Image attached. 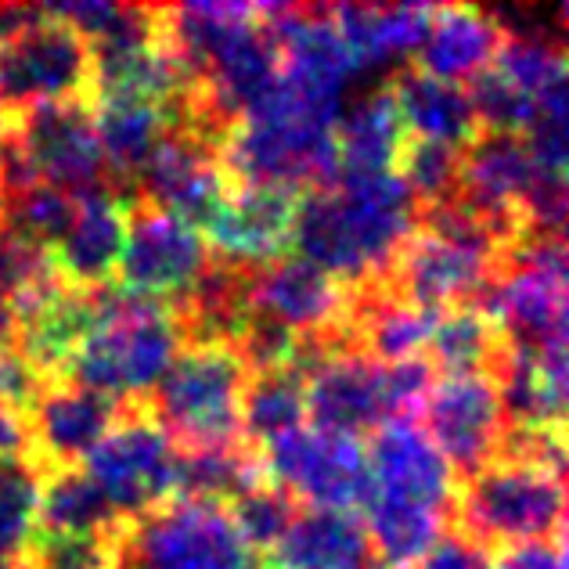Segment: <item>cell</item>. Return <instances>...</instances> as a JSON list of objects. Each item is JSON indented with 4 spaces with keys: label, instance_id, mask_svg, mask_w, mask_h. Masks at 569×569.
<instances>
[{
    "label": "cell",
    "instance_id": "obj_1",
    "mask_svg": "<svg viewBox=\"0 0 569 569\" xmlns=\"http://www.w3.org/2000/svg\"><path fill=\"white\" fill-rule=\"evenodd\" d=\"M415 234V199L397 173L342 177L332 191H307L296 206L292 249L342 284L382 274Z\"/></svg>",
    "mask_w": 569,
    "mask_h": 569
},
{
    "label": "cell",
    "instance_id": "obj_2",
    "mask_svg": "<svg viewBox=\"0 0 569 569\" xmlns=\"http://www.w3.org/2000/svg\"><path fill=\"white\" fill-rule=\"evenodd\" d=\"M249 368L234 347H181L167 376L144 397L173 451H217L242 443V389Z\"/></svg>",
    "mask_w": 569,
    "mask_h": 569
},
{
    "label": "cell",
    "instance_id": "obj_3",
    "mask_svg": "<svg viewBox=\"0 0 569 569\" xmlns=\"http://www.w3.org/2000/svg\"><path fill=\"white\" fill-rule=\"evenodd\" d=\"M451 530L487 551L522 541H566V479L519 461H490L458 483Z\"/></svg>",
    "mask_w": 569,
    "mask_h": 569
},
{
    "label": "cell",
    "instance_id": "obj_4",
    "mask_svg": "<svg viewBox=\"0 0 569 569\" xmlns=\"http://www.w3.org/2000/svg\"><path fill=\"white\" fill-rule=\"evenodd\" d=\"M123 559L133 569H257L228 508L181 498L127 522Z\"/></svg>",
    "mask_w": 569,
    "mask_h": 569
},
{
    "label": "cell",
    "instance_id": "obj_5",
    "mask_svg": "<svg viewBox=\"0 0 569 569\" xmlns=\"http://www.w3.org/2000/svg\"><path fill=\"white\" fill-rule=\"evenodd\" d=\"M267 479L289 490L303 508L361 516L376 498L365 443L347 432L292 429L263 447Z\"/></svg>",
    "mask_w": 569,
    "mask_h": 569
},
{
    "label": "cell",
    "instance_id": "obj_6",
    "mask_svg": "<svg viewBox=\"0 0 569 569\" xmlns=\"http://www.w3.org/2000/svg\"><path fill=\"white\" fill-rule=\"evenodd\" d=\"M83 472L109 498L116 516L130 522L173 501L177 451L167 440V432L152 422L144 400H127L123 418L83 458Z\"/></svg>",
    "mask_w": 569,
    "mask_h": 569
},
{
    "label": "cell",
    "instance_id": "obj_7",
    "mask_svg": "<svg viewBox=\"0 0 569 569\" xmlns=\"http://www.w3.org/2000/svg\"><path fill=\"white\" fill-rule=\"evenodd\" d=\"M37 101H80L94 112L91 43L48 14L19 40L0 43V104L22 116Z\"/></svg>",
    "mask_w": 569,
    "mask_h": 569
},
{
    "label": "cell",
    "instance_id": "obj_8",
    "mask_svg": "<svg viewBox=\"0 0 569 569\" xmlns=\"http://www.w3.org/2000/svg\"><path fill=\"white\" fill-rule=\"evenodd\" d=\"M209 260V246L199 231H191L167 209L152 202L127 206V242L119 252V289H130L152 299L184 296Z\"/></svg>",
    "mask_w": 569,
    "mask_h": 569
},
{
    "label": "cell",
    "instance_id": "obj_9",
    "mask_svg": "<svg viewBox=\"0 0 569 569\" xmlns=\"http://www.w3.org/2000/svg\"><path fill=\"white\" fill-rule=\"evenodd\" d=\"M19 138L43 184L72 202L109 194V167L94 138L91 109L80 101H37L19 116Z\"/></svg>",
    "mask_w": 569,
    "mask_h": 569
},
{
    "label": "cell",
    "instance_id": "obj_10",
    "mask_svg": "<svg viewBox=\"0 0 569 569\" xmlns=\"http://www.w3.org/2000/svg\"><path fill=\"white\" fill-rule=\"evenodd\" d=\"M418 426L426 429V437L461 483L498 458L505 437L498 386L487 376L437 379L418 411Z\"/></svg>",
    "mask_w": 569,
    "mask_h": 569
},
{
    "label": "cell",
    "instance_id": "obj_11",
    "mask_svg": "<svg viewBox=\"0 0 569 569\" xmlns=\"http://www.w3.org/2000/svg\"><path fill=\"white\" fill-rule=\"evenodd\" d=\"M127 400L91 393V389L48 382L29 411V455L26 461L48 479L62 469H77L109 429L123 418Z\"/></svg>",
    "mask_w": 569,
    "mask_h": 569
},
{
    "label": "cell",
    "instance_id": "obj_12",
    "mask_svg": "<svg viewBox=\"0 0 569 569\" xmlns=\"http://www.w3.org/2000/svg\"><path fill=\"white\" fill-rule=\"evenodd\" d=\"M252 310L281 321L303 339L342 336L350 318V284L318 271L299 257H278L252 267Z\"/></svg>",
    "mask_w": 569,
    "mask_h": 569
},
{
    "label": "cell",
    "instance_id": "obj_13",
    "mask_svg": "<svg viewBox=\"0 0 569 569\" xmlns=\"http://www.w3.org/2000/svg\"><path fill=\"white\" fill-rule=\"evenodd\" d=\"M490 271L493 263L476 257V252L443 246L437 238L415 231L393 257V263L368 281L386 296L400 299V303L422 310H447V307L476 303V296L490 281Z\"/></svg>",
    "mask_w": 569,
    "mask_h": 569
},
{
    "label": "cell",
    "instance_id": "obj_14",
    "mask_svg": "<svg viewBox=\"0 0 569 569\" xmlns=\"http://www.w3.org/2000/svg\"><path fill=\"white\" fill-rule=\"evenodd\" d=\"M368 472L376 479V490L386 498H400L411 505H422L429 512L443 516L451 522L455 498H458V479L443 455L432 447L426 429L418 422H382L365 447Z\"/></svg>",
    "mask_w": 569,
    "mask_h": 569
},
{
    "label": "cell",
    "instance_id": "obj_15",
    "mask_svg": "<svg viewBox=\"0 0 569 569\" xmlns=\"http://www.w3.org/2000/svg\"><path fill=\"white\" fill-rule=\"evenodd\" d=\"M299 194L303 191L284 188V184L231 188L228 206L220 209L213 228L206 231L209 242H213V252L242 260V263H267V260L289 257Z\"/></svg>",
    "mask_w": 569,
    "mask_h": 569
},
{
    "label": "cell",
    "instance_id": "obj_16",
    "mask_svg": "<svg viewBox=\"0 0 569 569\" xmlns=\"http://www.w3.org/2000/svg\"><path fill=\"white\" fill-rule=\"evenodd\" d=\"M303 408L321 432H376L386 422L382 365L361 353H328L303 376Z\"/></svg>",
    "mask_w": 569,
    "mask_h": 569
},
{
    "label": "cell",
    "instance_id": "obj_17",
    "mask_svg": "<svg viewBox=\"0 0 569 569\" xmlns=\"http://www.w3.org/2000/svg\"><path fill=\"white\" fill-rule=\"evenodd\" d=\"M257 569H379L361 516L303 508Z\"/></svg>",
    "mask_w": 569,
    "mask_h": 569
},
{
    "label": "cell",
    "instance_id": "obj_18",
    "mask_svg": "<svg viewBox=\"0 0 569 569\" xmlns=\"http://www.w3.org/2000/svg\"><path fill=\"white\" fill-rule=\"evenodd\" d=\"M339 40L347 43L353 69H371L418 54L432 29L429 4H332L328 8Z\"/></svg>",
    "mask_w": 569,
    "mask_h": 569
},
{
    "label": "cell",
    "instance_id": "obj_19",
    "mask_svg": "<svg viewBox=\"0 0 569 569\" xmlns=\"http://www.w3.org/2000/svg\"><path fill=\"white\" fill-rule=\"evenodd\" d=\"M505 40L501 22L493 11L472 4H443L432 8V29L418 48V69L432 80L461 83L483 72Z\"/></svg>",
    "mask_w": 569,
    "mask_h": 569
},
{
    "label": "cell",
    "instance_id": "obj_20",
    "mask_svg": "<svg viewBox=\"0 0 569 569\" xmlns=\"http://www.w3.org/2000/svg\"><path fill=\"white\" fill-rule=\"evenodd\" d=\"M127 242V206L112 194L77 202L69 234L51 249V263L69 289H101L116 274L119 252Z\"/></svg>",
    "mask_w": 569,
    "mask_h": 569
},
{
    "label": "cell",
    "instance_id": "obj_21",
    "mask_svg": "<svg viewBox=\"0 0 569 569\" xmlns=\"http://www.w3.org/2000/svg\"><path fill=\"white\" fill-rule=\"evenodd\" d=\"M408 141L393 91L379 83L371 94H357L342 104L336 123V152H339V181L342 177H376L393 173L400 144Z\"/></svg>",
    "mask_w": 569,
    "mask_h": 569
},
{
    "label": "cell",
    "instance_id": "obj_22",
    "mask_svg": "<svg viewBox=\"0 0 569 569\" xmlns=\"http://www.w3.org/2000/svg\"><path fill=\"white\" fill-rule=\"evenodd\" d=\"M94 332V310L87 289H69L62 284L43 303L14 318V350L48 382L62 376V368L77 347Z\"/></svg>",
    "mask_w": 569,
    "mask_h": 569
},
{
    "label": "cell",
    "instance_id": "obj_23",
    "mask_svg": "<svg viewBox=\"0 0 569 569\" xmlns=\"http://www.w3.org/2000/svg\"><path fill=\"white\" fill-rule=\"evenodd\" d=\"M386 87L393 91L400 119L411 138L443 141L458 148H466L469 141L479 138V123L461 87L432 80L418 66H400L386 80Z\"/></svg>",
    "mask_w": 569,
    "mask_h": 569
},
{
    "label": "cell",
    "instance_id": "obj_24",
    "mask_svg": "<svg viewBox=\"0 0 569 569\" xmlns=\"http://www.w3.org/2000/svg\"><path fill=\"white\" fill-rule=\"evenodd\" d=\"M426 350L440 379H461V376L498 379L505 365L512 361V342H508V336L472 303L447 307Z\"/></svg>",
    "mask_w": 569,
    "mask_h": 569
},
{
    "label": "cell",
    "instance_id": "obj_25",
    "mask_svg": "<svg viewBox=\"0 0 569 569\" xmlns=\"http://www.w3.org/2000/svg\"><path fill=\"white\" fill-rule=\"evenodd\" d=\"M365 533L376 551L379 569H411L426 551L451 530L443 516L429 512L422 505L386 498L376 490V498L365 508Z\"/></svg>",
    "mask_w": 569,
    "mask_h": 569
},
{
    "label": "cell",
    "instance_id": "obj_26",
    "mask_svg": "<svg viewBox=\"0 0 569 569\" xmlns=\"http://www.w3.org/2000/svg\"><path fill=\"white\" fill-rule=\"evenodd\" d=\"M127 519L116 516L109 498L80 466L62 469L40 483L37 530L51 533H116Z\"/></svg>",
    "mask_w": 569,
    "mask_h": 569
},
{
    "label": "cell",
    "instance_id": "obj_27",
    "mask_svg": "<svg viewBox=\"0 0 569 569\" xmlns=\"http://www.w3.org/2000/svg\"><path fill=\"white\" fill-rule=\"evenodd\" d=\"M303 376L296 368L252 371L242 389V437L257 447L303 429Z\"/></svg>",
    "mask_w": 569,
    "mask_h": 569
},
{
    "label": "cell",
    "instance_id": "obj_28",
    "mask_svg": "<svg viewBox=\"0 0 569 569\" xmlns=\"http://www.w3.org/2000/svg\"><path fill=\"white\" fill-rule=\"evenodd\" d=\"M127 522L116 533H51L37 530L19 556V569H116Z\"/></svg>",
    "mask_w": 569,
    "mask_h": 569
},
{
    "label": "cell",
    "instance_id": "obj_29",
    "mask_svg": "<svg viewBox=\"0 0 569 569\" xmlns=\"http://www.w3.org/2000/svg\"><path fill=\"white\" fill-rule=\"evenodd\" d=\"M223 508H228L238 537H242V545L252 556H267L284 537V530L292 527V519L303 512V505H299L289 490L271 483V479L246 493H238V498Z\"/></svg>",
    "mask_w": 569,
    "mask_h": 569
},
{
    "label": "cell",
    "instance_id": "obj_30",
    "mask_svg": "<svg viewBox=\"0 0 569 569\" xmlns=\"http://www.w3.org/2000/svg\"><path fill=\"white\" fill-rule=\"evenodd\" d=\"M72 220H77V202L51 184H37L0 206V228L48 252L69 234Z\"/></svg>",
    "mask_w": 569,
    "mask_h": 569
},
{
    "label": "cell",
    "instance_id": "obj_31",
    "mask_svg": "<svg viewBox=\"0 0 569 569\" xmlns=\"http://www.w3.org/2000/svg\"><path fill=\"white\" fill-rule=\"evenodd\" d=\"M40 483V472L26 458L0 461V562H19L37 527Z\"/></svg>",
    "mask_w": 569,
    "mask_h": 569
},
{
    "label": "cell",
    "instance_id": "obj_32",
    "mask_svg": "<svg viewBox=\"0 0 569 569\" xmlns=\"http://www.w3.org/2000/svg\"><path fill=\"white\" fill-rule=\"evenodd\" d=\"M393 173L408 184L415 202H440L458 191L461 177V148L443 141L411 138L400 144V156L393 162Z\"/></svg>",
    "mask_w": 569,
    "mask_h": 569
},
{
    "label": "cell",
    "instance_id": "obj_33",
    "mask_svg": "<svg viewBox=\"0 0 569 569\" xmlns=\"http://www.w3.org/2000/svg\"><path fill=\"white\" fill-rule=\"evenodd\" d=\"M490 66L527 98H541L548 87L566 80V43L505 37Z\"/></svg>",
    "mask_w": 569,
    "mask_h": 569
},
{
    "label": "cell",
    "instance_id": "obj_34",
    "mask_svg": "<svg viewBox=\"0 0 569 569\" xmlns=\"http://www.w3.org/2000/svg\"><path fill=\"white\" fill-rule=\"evenodd\" d=\"M469 83V104H472V116L483 133H527V127L533 123L537 116V104L533 98H527L512 87L493 66H487L483 72H476Z\"/></svg>",
    "mask_w": 569,
    "mask_h": 569
},
{
    "label": "cell",
    "instance_id": "obj_35",
    "mask_svg": "<svg viewBox=\"0 0 569 569\" xmlns=\"http://www.w3.org/2000/svg\"><path fill=\"white\" fill-rule=\"evenodd\" d=\"M437 368L429 357H408V361L382 365V403H386V422L403 418V422H418V411L429 397V389L437 386Z\"/></svg>",
    "mask_w": 569,
    "mask_h": 569
},
{
    "label": "cell",
    "instance_id": "obj_36",
    "mask_svg": "<svg viewBox=\"0 0 569 569\" xmlns=\"http://www.w3.org/2000/svg\"><path fill=\"white\" fill-rule=\"evenodd\" d=\"M566 213H569V191L562 173L537 170L533 184L519 199V217L527 234H551L566 238Z\"/></svg>",
    "mask_w": 569,
    "mask_h": 569
},
{
    "label": "cell",
    "instance_id": "obj_37",
    "mask_svg": "<svg viewBox=\"0 0 569 569\" xmlns=\"http://www.w3.org/2000/svg\"><path fill=\"white\" fill-rule=\"evenodd\" d=\"M43 389H48V379H43L19 350L0 347V403L29 415Z\"/></svg>",
    "mask_w": 569,
    "mask_h": 569
},
{
    "label": "cell",
    "instance_id": "obj_38",
    "mask_svg": "<svg viewBox=\"0 0 569 569\" xmlns=\"http://www.w3.org/2000/svg\"><path fill=\"white\" fill-rule=\"evenodd\" d=\"M411 569H490V551L469 541L466 533L447 530Z\"/></svg>",
    "mask_w": 569,
    "mask_h": 569
},
{
    "label": "cell",
    "instance_id": "obj_39",
    "mask_svg": "<svg viewBox=\"0 0 569 569\" xmlns=\"http://www.w3.org/2000/svg\"><path fill=\"white\" fill-rule=\"evenodd\" d=\"M490 569H566V541H522L490 551Z\"/></svg>",
    "mask_w": 569,
    "mask_h": 569
},
{
    "label": "cell",
    "instance_id": "obj_40",
    "mask_svg": "<svg viewBox=\"0 0 569 569\" xmlns=\"http://www.w3.org/2000/svg\"><path fill=\"white\" fill-rule=\"evenodd\" d=\"M29 455V415L0 403V461Z\"/></svg>",
    "mask_w": 569,
    "mask_h": 569
},
{
    "label": "cell",
    "instance_id": "obj_41",
    "mask_svg": "<svg viewBox=\"0 0 569 569\" xmlns=\"http://www.w3.org/2000/svg\"><path fill=\"white\" fill-rule=\"evenodd\" d=\"M116 569H133V566H130V562L123 559V551H119V566H116Z\"/></svg>",
    "mask_w": 569,
    "mask_h": 569
}]
</instances>
